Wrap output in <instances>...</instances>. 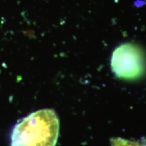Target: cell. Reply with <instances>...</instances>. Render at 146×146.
<instances>
[{"mask_svg":"<svg viewBox=\"0 0 146 146\" xmlns=\"http://www.w3.org/2000/svg\"><path fill=\"white\" fill-rule=\"evenodd\" d=\"M59 131V118L54 110H40L14 126L11 146H56Z\"/></svg>","mask_w":146,"mask_h":146,"instance_id":"cell-1","label":"cell"},{"mask_svg":"<svg viewBox=\"0 0 146 146\" xmlns=\"http://www.w3.org/2000/svg\"><path fill=\"white\" fill-rule=\"evenodd\" d=\"M111 68L120 79L135 81L146 72V56L141 47L127 43L115 49L111 58Z\"/></svg>","mask_w":146,"mask_h":146,"instance_id":"cell-2","label":"cell"},{"mask_svg":"<svg viewBox=\"0 0 146 146\" xmlns=\"http://www.w3.org/2000/svg\"><path fill=\"white\" fill-rule=\"evenodd\" d=\"M110 143L112 146H146V142L129 141L120 137L112 138Z\"/></svg>","mask_w":146,"mask_h":146,"instance_id":"cell-3","label":"cell"}]
</instances>
